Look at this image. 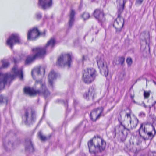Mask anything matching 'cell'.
<instances>
[{
	"mask_svg": "<svg viewBox=\"0 0 156 156\" xmlns=\"http://www.w3.org/2000/svg\"><path fill=\"white\" fill-rule=\"evenodd\" d=\"M126 1V0H117L118 10L120 12H122V10H123Z\"/></svg>",
	"mask_w": 156,
	"mask_h": 156,
	"instance_id": "obj_24",
	"label": "cell"
},
{
	"mask_svg": "<svg viewBox=\"0 0 156 156\" xmlns=\"http://www.w3.org/2000/svg\"><path fill=\"white\" fill-rule=\"evenodd\" d=\"M127 129L122 126H119L115 128V137L118 141L124 142L128 135Z\"/></svg>",
	"mask_w": 156,
	"mask_h": 156,
	"instance_id": "obj_10",
	"label": "cell"
},
{
	"mask_svg": "<svg viewBox=\"0 0 156 156\" xmlns=\"http://www.w3.org/2000/svg\"><path fill=\"white\" fill-rule=\"evenodd\" d=\"M124 61V58H119L117 60H116V63L117 65H120V64H122Z\"/></svg>",
	"mask_w": 156,
	"mask_h": 156,
	"instance_id": "obj_25",
	"label": "cell"
},
{
	"mask_svg": "<svg viewBox=\"0 0 156 156\" xmlns=\"http://www.w3.org/2000/svg\"><path fill=\"white\" fill-rule=\"evenodd\" d=\"M119 120L122 125L127 130L135 128L138 123L137 118L129 109H125L121 112Z\"/></svg>",
	"mask_w": 156,
	"mask_h": 156,
	"instance_id": "obj_2",
	"label": "cell"
},
{
	"mask_svg": "<svg viewBox=\"0 0 156 156\" xmlns=\"http://www.w3.org/2000/svg\"><path fill=\"white\" fill-rule=\"evenodd\" d=\"M45 70L42 66L36 67L33 69L31 72L32 78L36 82L41 81L44 76Z\"/></svg>",
	"mask_w": 156,
	"mask_h": 156,
	"instance_id": "obj_8",
	"label": "cell"
},
{
	"mask_svg": "<svg viewBox=\"0 0 156 156\" xmlns=\"http://www.w3.org/2000/svg\"><path fill=\"white\" fill-rule=\"evenodd\" d=\"M138 140H137L136 137H132L128 140L127 142L126 146L130 149V150H136L137 146L139 145V143H138Z\"/></svg>",
	"mask_w": 156,
	"mask_h": 156,
	"instance_id": "obj_13",
	"label": "cell"
},
{
	"mask_svg": "<svg viewBox=\"0 0 156 156\" xmlns=\"http://www.w3.org/2000/svg\"><path fill=\"white\" fill-rule=\"evenodd\" d=\"M94 16L96 18L101 21H104V19H105L103 12L100 10H96L94 12Z\"/></svg>",
	"mask_w": 156,
	"mask_h": 156,
	"instance_id": "obj_23",
	"label": "cell"
},
{
	"mask_svg": "<svg viewBox=\"0 0 156 156\" xmlns=\"http://www.w3.org/2000/svg\"><path fill=\"white\" fill-rule=\"evenodd\" d=\"M106 143L99 136H95L88 143L89 151L91 154H98L105 149Z\"/></svg>",
	"mask_w": 156,
	"mask_h": 156,
	"instance_id": "obj_3",
	"label": "cell"
},
{
	"mask_svg": "<svg viewBox=\"0 0 156 156\" xmlns=\"http://www.w3.org/2000/svg\"><path fill=\"white\" fill-rule=\"evenodd\" d=\"M19 41L18 36L15 34H12L10 36L7 41V44L10 47L13 46L14 45L18 43Z\"/></svg>",
	"mask_w": 156,
	"mask_h": 156,
	"instance_id": "obj_19",
	"label": "cell"
},
{
	"mask_svg": "<svg viewBox=\"0 0 156 156\" xmlns=\"http://www.w3.org/2000/svg\"><path fill=\"white\" fill-rule=\"evenodd\" d=\"M89 17H90V15H89L88 13H84L83 15V18L84 20H86V19H88Z\"/></svg>",
	"mask_w": 156,
	"mask_h": 156,
	"instance_id": "obj_26",
	"label": "cell"
},
{
	"mask_svg": "<svg viewBox=\"0 0 156 156\" xmlns=\"http://www.w3.org/2000/svg\"><path fill=\"white\" fill-rule=\"evenodd\" d=\"M156 131L154 126L150 123L144 124L139 130V133L142 137L148 140L154 137Z\"/></svg>",
	"mask_w": 156,
	"mask_h": 156,
	"instance_id": "obj_4",
	"label": "cell"
},
{
	"mask_svg": "<svg viewBox=\"0 0 156 156\" xmlns=\"http://www.w3.org/2000/svg\"><path fill=\"white\" fill-rule=\"evenodd\" d=\"M131 94L136 103L150 107L156 102V83L147 79H140L134 84Z\"/></svg>",
	"mask_w": 156,
	"mask_h": 156,
	"instance_id": "obj_1",
	"label": "cell"
},
{
	"mask_svg": "<svg viewBox=\"0 0 156 156\" xmlns=\"http://www.w3.org/2000/svg\"><path fill=\"white\" fill-rule=\"evenodd\" d=\"M124 24V20L122 16H119L116 18L114 23V27L117 31H120L122 30Z\"/></svg>",
	"mask_w": 156,
	"mask_h": 156,
	"instance_id": "obj_14",
	"label": "cell"
},
{
	"mask_svg": "<svg viewBox=\"0 0 156 156\" xmlns=\"http://www.w3.org/2000/svg\"><path fill=\"white\" fill-rule=\"evenodd\" d=\"M6 78L7 76L5 75H2L0 76V91L2 90L5 88Z\"/></svg>",
	"mask_w": 156,
	"mask_h": 156,
	"instance_id": "obj_22",
	"label": "cell"
},
{
	"mask_svg": "<svg viewBox=\"0 0 156 156\" xmlns=\"http://www.w3.org/2000/svg\"><path fill=\"white\" fill-rule=\"evenodd\" d=\"M40 33L39 30L37 28H33L28 32V39L30 40H34L37 39L40 36Z\"/></svg>",
	"mask_w": 156,
	"mask_h": 156,
	"instance_id": "obj_15",
	"label": "cell"
},
{
	"mask_svg": "<svg viewBox=\"0 0 156 156\" xmlns=\"http://www.w3.org/2000/svg\"><path fill=\"white\" fill-rule=\"evenodd\" d=\"M144 0H136V5H140L143 2Z\"/></svg>",
	"mask_w": 156,
	"mask_h": 156,
	"instance_id": "obj_29",
	"label": "cell"
},
{
	"mask_svg": "<svg viewBox=\"0 0 156 156\" xmlns=\"http://www.w3.org/2000/svg\"><path fill=\"white\" fill-rule=\"evenodd\" d=\"M141 49L143 53L146 55L148 54L149 52V34L147 31H144L141 34L140 37Z\"/></svg>",
	"mask_w": 156,
	"mask_h": 156,
	"instance_id": "obj_5",
	"label": "cell"
},
{
	"mask_svg": "<svg viewBox=\"0 0 156 156\" xmlns=\"http://www.w3.org/2000/svg\"><path fill=\"white\" fill-rule=\"evenodd\" d=\"M126 62H127L128 65L130 66V65H132V63H133V60H132L131 58L129 57L126 59Z\"/></svg>",
	"mask_w": 156,
	"mask_h": 156,
	"instance_id": "obj_28",
	"label": "cell"
},
{
	"mask_svg": "<svg viewBox=\"0 0 156 156\" xmlns=\"http://www.w3.org/2000/svg\"><path fill=\"white\" fill-rule=\"evenodd\" d=\"M24 91L27 94L31 96H34L36 95L37 93L36 91L34 89V88H31L30 87H25L24 89Z\"/></svg>",
	"mask_w": 156,
	"mask_h": 156,
	"instance_id": "obj_21",
	"label": "cell"
},
{
	"mask_svg": "<svg viewBox=\"0 0 156 156\" xmlns=\"http://www.w3.org/2000/svg\"><path fill=\"white\" fill-rule=\"evenodd\" d=\"M102 108H99L93 110L90 115V117L92 121H95L100 117L103 112Z\"/></svg>",
	"mask_w": 156,
	"mask_h": 156,
	"instance_id": "obj_18",
	"label": "cell"
},
{
	"mask_svg": "<svg viewBox=\"0 0 156 156\" xmlns=\"http://www.w3.org/2000/svg\"><path fill=\"white\" fill-rule=\"evenodd\" d=\"M58 77V74L54 70H52L49 73L48 77V83L50 86H54V83Z\"/></svg>",
	"mask_w": 156,
	"mask_h": 156,
	"instance_id": "obj_17",
	"label": "cell"
},
{
	"mask_svg": "<svg viewBox=\"0 0 156 156\" xmlns=\"http://www.w3.org/2000/svg\"><path fill=\"white\" fill-rule=\"evenodd\" d=\"M97 65L101 74L104 76H107L109 73L108 66L105 60L100 59L97 61Z\"/></svg>",
	"mask_w": 156,
	"mask_h": 156,
	"instance_id": "obj_12",
	"label": "cell"
},
{
	"mask_svg": "<svg viewBox=\"0 0 156 156\" xmlns=\"http://www.w3.org/2000/svg\"><path fill=\"white\" fill-rule=\"evenodd\" d=\"M34 89L37 92L47 96L49 94V92L48 90L45 85L41 81L36 82L34 85Z\"/></svg>",
	"mask_w": 156,
	"mask_h": 156,
	"instance_id": "obj_11",
	"label": "cell"
},
{
	"mask_svg": "<svg viewBox=\"0 0 156 156\" xmlns=\"http://www.w3.org/2000/svg\"><path fill=\"white\" fill-rule=\"evenodd\" d=\"M5 101H6V100H5L3 96H0V104H2L4 103V102Z\"/></svg>",
	"mask_w": 156,
	"mask_h": 156,
	"instance_id": "obj_27",
	"label": "cell"
},
{
	"mask_svg": "<svg viewBox=\"0 0 156 156\" xmlns=\"http://www.w3.org/2000/svg\"><path fill=\"white\" fill-rule=\"evenodd\" d=\"M97 72L93 68H88L84 70L82 75L83 80L86 83H90L95 80Z\"/></svg>",
	"mask_w": 156,
	"mask_h": 156,
	"instance_id": "obj_6",
	"label": "cell"
},
{
	"mask_svg": "<svg viewBox=\"0 0 156 156\" xmlns=\"http://www.w3.org/2000/svg\"><path fill=\"white\" fill-rule=\"evenodd\" d=\"M71 63V58L69 54H65L60 55L58 58L57 65L59 67H69Z\"/></svg>",
	"mask_w": 156,
	"mask_h": 156,
	"instance_id": "obj_7",
	"label": "cell"
},
{
	"mask_svg": "<svg viewBox=\"0 0 156 156\" xmlns=\"http://www.w3.org/2000/svg\"><path fill=\"white\" fill-rule=\"evenodd\" d=\"M25 123L27 125L32 124L36 119V114L34 111L31 108L27 109L23 117Z\"/></svg>",
	"mask_w": 156,
	"mask_h": 156,
	"instance_id": "obj_9",
	"label": "cell"
},
{
	"mask_svg": "<svg viewBox=\"0 0 156 156\" xmlns=\"http://www.w3.org/2000/svg\"><path fill=\"white\" fill-rule=\"evenodd\" d=\"M38 4L41 8L46 10L52 6L53 0H38Z\"/></svg>",
	"mask_w": 156,
	"mask_h": 156,
	"instance_id": "obj_16",
	"label": "cell"
},
{
	"mask_svg": "<svg viewBox=\"0 0 156 156\" xmlns=\"http://www.w3.org/2000/svg\"><path fill=\"white\" fill-rule=\"evenodd\" d=\"M44 52L41 51V52H38V53H37V54H35V55H34L28 57L27 58V59L26 63L27 64H29V63H31L32 61H34V60L36 58H37L42 56V55H43V54H44Z\"/></svg>",
	"mask_w": 156,
	"mask_h": 156,
	"instance_id": "obj_20",
	"label": "cell"
}]
</instances>
